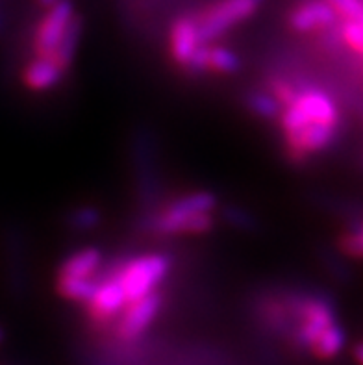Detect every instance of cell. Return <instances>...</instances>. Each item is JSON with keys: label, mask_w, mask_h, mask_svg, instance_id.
Returning <instances> with one entry per match:
<instances>
[{"label": "cell", "mask_w": 363, "mask_h": 365, "mask_svg": "<svg viewBox=\"0 0 363 365\" xmlns=\"http://www.w3.org/2000/svg\"><path fill=\"white\" fill-rule=\"evenodd\" d=\"M80 37H82V19L74 14V17L71 19V23L65 28L60 43L56 46L54 54H52V60L56 61V65L60 69L67 71L71 67V63L74 61V56H76V51H78Z\"/></svg>", "instance_id": "4fadbf2b"}, {"label": "cell", "mask_w": 363, "mask_h": 365, "mask_svg": "<svg viewBox=\"0 0 363 365\" xmlns=\"http://www.w3.org/2000/svg\"><path fill=\"white\" fill-rule=\"evenodd\" d=\"M37 2H39L43 8H52V6H56L58 2H61V0H37Z\"/></svg>", "instance_id": "d4e9b609"}, {"label": "cell", "mask_w": 363, "mask_h": 365, "mask_svg": "<svg viewBox=\"0 0 363 365\" xmlns=\"http://www.w3.org/2000/svg\"><path fill=\"white\" fill-rule=\"evenodd\" d=\"M337 23L336 11L324 0H306L291 11L290 24L297 32L324 30Z\"/></svg>", "instance_id": "9c48e42d"}, {"label": "cell", "mask_w": 363, "mask_h": 365, "mask_svg": "<svg viewBox=\"0 0 363 365\" xmlns=\"http://www.w3.org/2000/svg\"><path fill=\"white\" fill-rule=\"evenodd\" d=\"M102 255L101 250L95 247H88L78 252H74L73 256L65 259L60 267V274L58 277L67 278H91L93 273L101 267Z\"/></svg>", "instance_id": "7c38bea8"}, {"label": "cell", "mask_w": 363, "mask_h": 365, "mask_svg": "<svg viewBox=\"0 0 363 365\" xmlns=\"http://www.w3.org/2000/svg\"><path fill=\"white\" fill-rule=\"evenodd\" d=\"M267 83H269V95H271V97L275 98L282 108L291 104L293 98L297 97V89H295L285 78H278V76H275V78H269V82Z\"/></svg>", "instance_id": "44dd1931"}, {"label": "cell", "mask_w": 363, "mask_h": 365, "mask_svg": "<svg viewBox=\"0 0 363 365\" xmlns=\"http://www.w3.org/2000/svg\"><path fill=\"white\" fill-rule=\"evenodd\" d=\"M2 336H4V334H2V330H0V341H2Z\"/></svg>", "instance_id": "484cf974"}, {"label": "cell", "mask_w": 363, "mask_h": 365, "mask_svg": "<svg viewBox=\"0 0 363 365\" xmlns=\"http://www.w3.org/2000/svg\"><path fill=\"white\" fill-rule=\"evenodd\" d=\"M170 262L163 255H147L130 259L117 271L116 278L126 301L133 302L148 293L156 292L160 282L167 277Z\"/></svg>", "instance_id": "3957f363"}, {"label": "cell", "mask_w": 363, "mask_h": 365, "mask_svg": "<svg viewBox=\"0 0 363 365\" xmlns=\"http://www.w3.org/2000/svg\"><path fill=\"white\" fill-rule=\"evenodd\" d=\"M217 197L210 191H197L170 202L154 221V230L161 236L176 234H204L213 227L212 210Z\"/></svg>", "instance_id": "6da1fadb"}, {"label": "cell", "mask_w": 363, "mask_h": 365, "mask_svg": "<svg viewBox=\"0 0 363 365\" xmlns=\"http://www.w3.org/2000/svg\"><path fill=\"white\" fill-rule=\"evenodd\" d=\"M347 343V336L345 330L341 327L339 323H332L327 330H322L321 336L315 339L313 343L312 352L321 360H332V358H336L343 347H345Z\"/></svg>", "instance_id": "5bb4252c"}, {"label": "cell", "mask_w": 363, "mask_h": 365, "mask_svg": "<svg viewBox=\"0 0 363 365\" xmlns=\"http://www.w3.org/2000/svg\"><path fill=\"white\" fill-rule=\"evenodd\" d=\"M161 295L158 292H152L143 299L130 302L121 315V321L117 324V334L121 339H136L139 338L145 330L150 327V323L156 319V315L161 310Z\"/></svg>", "instance_id": "52a82bcc"}, {"label": "cell", "mask_w": 363, "mask_h": 365, "mask_svg": "<svg viewBox=\"0 0 363 365\" xmlns=\"http://www.w3.org/2000/svg\"><path fill=\"white\" fill-rule=\"evenodd\" d=\"M63 78V69H60L51 58H37L32 63H28L24 69V83L32 91H46L56 88Z\"/></svg>", "instance_id": "8fae6325"}, {"label": "cell", "mask_w": 363, "mask_h": 365, "mask_svg": "<svg viewBox=\"0 0 363 365\" xmlns=\"http://www.w3.org/2000/svg\"><path fill=\"white\" fill-rule=\"evenodd\" d=\"M203 45L198 36V23L191 17L176 19L170 28V54L178 65L185 67L198 46Z\"/></svg>", "instance_id": "30bf717a"}, {"label": "cell", "mask_w": 363, "mask_h": 365, "mask_svg": "<svg viewBox=\"0 0 363 365\" xmlns=\"http://www.w3.org/2000/svg\"><path fill=\"white\" fill-rule=\"evenodd\" d=\"M293 310L300 319L299 329L295 334V341L300 347H312L322 330H327L332 323H336V312L330 302L322 299H315V297L302 299L295 304Z\"/></svg>", "instance_id": "5b68a950"}, {"label": "cell", "mask_w": 363, "mask_h": 365, "mask_svg": "<svg viewBox=\"0 0 363 365\" xmlns=\"http://www.w3.org/2000/svg\"><path fill=\"white\" fill-rule=\"evenodd\" d=\"M341 21H362V0H324Z\"/></svg>", "instance_id": "ffe728a7"}, {"label": "cell", "mask_w": 363, "mask_h": 365, "mask_svg": "<svg viewBox=\"0 0 363 365\" xmlns=\"http://www.w3.org/2000/svg\"><path fill=\"white\" fill-rule=\"evenodd\" d=\"M67 222H69L71 228L78 232L93 230L101 222V212L93 206H82V208H76L69 213Z\"/></svg>", "instance_id": "ac0fdd59"}, {"label": "cell", "mask_w": 363, "mask_h": 365, "mask_svg": "<svg viewBox=\"0 0 363 365\" xmlns=\"http://www.w3.org/2000/svg\"><path fill=\"white\" fill-rule=\"evenodd\" d=\"M280 125L285 138H291L299 130L310 125L339 126V110L327 93L315 88L297 91L291 104L282 108Z\"/></svg>", "instance_id": "7a4b0ae2"}, {"label": "cell", "mask_w": 363, "mask_h": 365, "mask_svg": "<svg viewBox=\"0 0 363 365\" xmlns=\"http://www.w3.org/2000/svg\"><path fill=\"white\" fill-rule=\"evenodd\" d=\"M223 215H225V219L230 222V225H234L235 228H241V230H252V228L256 227V221H254L252 215L245 212V210L235 208V206L226 208L225 212H223Z\"/></svg>", "instance_id": "7402d4cb"}, {"label": "cell", "mask_w": 363, "mask_h": 365, "mask_svg": "<svg viewBox=\"0 0 363 365\" xmlns=\"http://www.w3.org/2000/svg\"><path fill=\"white\" fill-rule=\"evenodd\" d=\"M98 282L95 278H67V277H58V293L63 299L73 302H89L93 293L97 292Z\"/></svg>", "instance_id": "9a60e30c"}, {"label": "cell", "mask_w": 363, "mask_h": 365, "mask_svg": "<svg viewBox=\"0 0 363 365\" xmlns=\"http://www.w3.org/2000/svg\"><path fill=\"white\" fill-rule=\"evenodd\" d=\"M354 358H356V361H358V365H362L363 364V356H362V345H356V349H354Z\"/></svg>", "instance_id": "cb8c5ba5"}, {"label": "cell", "mask_w": 363, "mask_h": 365, "mask_svg": "<svg viewBox=\"0 0 363 365\" xmlns=\"http://www.w3.org/2000/svg\"><path fill=\"white\" fill-rule=\"evenodd\" d=\"M74 17V8L71 0H61L56 6L48 8V14L39 23L36 36V52L37 58H51L54 54L56 46L63 36L65 28Z\"/></svg>", "instance_id": "8992f818"}, {"label": "cell", "mask_w": 363, "mask_h": 365, "mask_svg": "<svg viewBox=\"0 0 363 365\" xmlns=\"http://www.w3.org/2000/svg\"><path fill=\"white\" fill-rule=\"evenodd\" d=\"M339 36L349 48L362 54L363 52V26L362 21H341L339 24Z\"/></svg>", "instance_id": "d6986e66"}, {"label": "cell", "mask_w": 363, "mask_h": 365, "mask_svg": "<svg viewBox=\"0 0 363 365\" xmlns=\"http://www.w3.org/2000/svg\"><path fill=\"white\" fill-rule=\"evenodd\" d=\"M341 249L345 250L347 255L352 256V258H359L363 250V232L362 228H354L349 234H343L341 237Z\"/></svg>", "instance_id": "603a6c76"}, {"label": "cell", "mask_w": 363, "mask_h": 365, "mask_svg": "<svg viewBox=\"0 0 363 365\" xmlns=\"http://www.w3.org/2000/svg\"><path fill=\"white\" fill-rule=\"evenodd\" d=\"M126 306H128V301H126L117 278L113 277L104 282H98L97 292L93 293L88 302V314L93 323L104 324L123 314Z\"/></svg>", "instance_id": "ba28073f"}, {"label": "cell", "mask_w": 363, "mask_h": 365, "mask_svg": "<svg viewBox=\"0 0 363 365\" xmlns=\"http://www.w3.org/2000/svg\"><path fill=\"white\" fill-rule=\"evenodd\" d=\"M241 69L240 56L226 46L208 45V71L223 74H234Z\"/></svg>", "instance_id": "2e32d148"}, {"label": "cell", "mask_w": 363, "mask_h": 365, "mask_svg": "<svg viewBox=\"0 0 363 365\" xmlns=\"http://www.w3.org/2000/svg\"><path fill=\"white\" fill-rule=\"evenodd\" d=\"M245 104H247V108L252 111L254 115L263 117V119H276V117H280L282 106L265 91L248 93Z\"/></svg>", "instance_id": "e0dca14e"}, {"label": "cell", "mask_w": 363, "mask_h": 365, "mask_svg": "<svg viewBox=\"0 0 363 365\" xmlns=\"http://www.w3.org/2000/svg\"><path fill=\"white\" fill-rule=\"evenodd\" d=\"M263 0H221L198 23V36L204 45L215 41L235 24L256 14Z\"/></svg>", "instance_id": "277c9868"}]
</instances>
